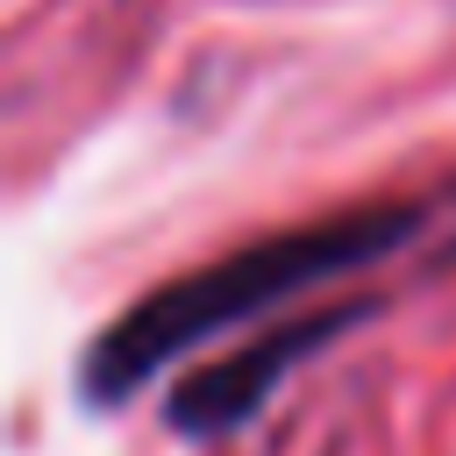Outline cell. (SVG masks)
<instances>
[{"instance_id":"1","label":"cell","mask_w":456,"mask_h":456,"mask_svg":"<svg viewBox=\"0 0 456 456\" xmlns=\"http://www.w3.org/2000/svg\"><path fill=\"white\" fill-rule=\"evenodd\" d=\"M420 228H428V200H370V207H342V214H321L299 228H271L214 264H192V271L150 285L128 314H114L93 335L78 385L93 406H121L157 370H171V356H185L256 314H278V306L306 299L314 285L370 271L378 256L406 249Z\"/></svg>"},{"instance_id":"3","label":"cell","mask_w":456,"mask_h":456,"mask_svg":"<svg viewBox=\"0 0 456 456\" xmlns=\"http://www.w3.org/2000/svg\"><path fill=\"white\" fill-rule=\"evenodd\" d=\"M442 256H449V264H456V242H449V249H442Z\"/></svg>"},{"instance_id":"2","label":"cell","mask_w":456,"mask_h":456,"mask_svg":"<svg viewBox=\"0 0 456 456\" xmlns=\"http://www.w3.org/2000/svg\"><path fill=\"white\" fill-rule=\"evenodd\" d=\"M378 314V299H342V306H314V314H285L271 335H256V342H235L228 356H214V363H200L192 378H178L171 385V399H164V420L178 428V435H192V442H221V435H235L321 342H335V335H349L356 321H370Z\"/></svg>"}]
</instances>
